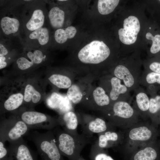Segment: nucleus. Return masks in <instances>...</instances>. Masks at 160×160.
Listing matches in <instances>:
<instances>
[{"label": "nucleus", "mask_w": 160, "mask_h": 160, "mask_svg": "<svg viewBox=\"0 0 160 160\" xmlns=\"http://www.w3.org/2000/svg\"><path fill=\"white\" fill-rule=\"evenodd\" d=\"M146 38L152 41V44L150 48V52L152 54H156L160 51V35L157 34L154 36L149 32L146 34Z\"/></svg>", "instance_id": "29"}, {"label": "nucleus", "mask_w": 160, "mask_h": 160, "mask_svg": "<svg viewBox=\"0 0 160 160\" xmlns=\"http://www.w3.org/2000/svg\"><path fill=\"white\" fill-rule=\"evenodd\" d=\"M67 0H58V1H66Z\"/></svg>", "instance_id": "37"}, {"label": "nucleus", "mask_w": 160, "mask_h": 160, "mask_svg": "<svg viewBox=\"0 0 160 160\" xmlns=\"http://www.w3.org/2000/svg\"><path fill=\"white\" fill-rule=\"evenodd\" d=\"M44 1L25 3L22 13L23 26L25 36L46 24L48 11Z\"/></svg>", "instance_id": "5"}, {"label": "nucleus", "mask_w": 160, "mask_h": 160, "mask_svg": "<svg viewBox=\"0 0 160 160\" xmlns=\"http://www.w3.org/2000/svg\"><path fill=\"white\" fill-rule=\"evenodd\" d=\"M30 129L19 117L15 115L0 121V140L13 142L29 133Z\"/></svg>", "instance_id": "8"}, {"label": "nucleus", "mask_w": 160, "mask_h": 160, "mask_svg": "<svg viewBox=\"0 0 160 160\" xmlns=\"http://www.w3.org/2000/svg\"><path fill=\"white\" fill-rule=\"evenodd\" d=\"M1 40L0 43V57L5 56L9 53L8 47Z\"/></svg>", "instance_id": "34"}, {"label": "nucleus", "mask_w": 160, "mask_h": 160, "mask_svg": "<svg viewBox=\"0 0 160 160\" xmlns=\"http://www.w3.org/2000/svg\"><path fill=\"white\" fill-rule=\"evenodd\" d=\"M9 160V159L8 160Z\"/></svg>", "instance_id": "40"}, {"label": "nucleus", "mask_w": 160, "mask_h": 160, "mask_svg": "<svg viewBox=\"0 0 160 160\" xmlns=\"http://www.w3.org/2000/svg\"><path fill=\"white\" fill-rule=\"evenodd\" d=\"M99 112L101 117L121 130L127 129L143 120L130 104L124 101L116 102L108 109Z\"/></svg>", "instance_id": "2"}, {"label": "nucleus", "mask_w": 160, "mask_h": 160, "mask_svg": "<svg viewBox=\"0 0 160 160\" xmlns=\"http://www.w3.org/2000/svg\"><path fill=\"white\" fill-rule=\"evenodd\" d=\"M6 58L5 56L0 57V69L5 68L7 65Z\"/></svg>", "instance_id": "35"}, {"label": "nucleus", "mask_w": 160, "mask_h": 160, "mask_svg": "<svg viewBox=\"0 0 160 160\" xmlns=\"http://www.w3.org/2000/svg\"><path fill=\"white\" fill-rule=\"evenodd\" d=\"M26 136L35 144L41 160H65L57 147L52 130L44 133L34 131Z\"/></svg>", "instance_id": "6"}, {"label": "nucleus", "mask_w": 160, "mask_h": 160, "mask_svg": "<svg viewBox=\"0 0 160 160\" xmlns=\"http://www.w3.org/2000/svg\"><path fill=\"white\" fill-rule=\"evenodd\" d=\"M149 28L150 29H151V28L150 27H149Z\"/></svg>", "instance_id": "39"}, {"label": "nucleus", "mask_w": 160, "mask_h": 160, "mask_svg": "<svg viewBox=\"0 0 160 160\" xmlns=\"http://www.w3.org/2000/svg\"><path fill=\"white\" fill-rule=\"evenodd\" d=\"M65 31L68 39H71L75 36L77 30L74 26H70L67 27L65 29Z\"/></svg>", "instance_id": "33"}, {"label": "nucleus", "mask_w": 160, "mask_h": 160, "mask_svg": "<svg viewBox=\"0 0 160 160\" xmlns=\"http://www.w3.org/2000/svg\"><path fill=\"white\" fill-rule=\"evenodd\" d=\"M156 84L160 85V73L145 70L143 72L140 85L145 87L147 90Z\"/></svg>", "instance_id": "24"}, {"label": "nucleus", "mask_w": 160, "mask_h": 160, "mask_svg": "<svg viewBox=\"0 0 160 160\" xmlns=\"http://www.w3.org/2000/svg\"><path fill=\"white\" fill-rule=\"evenodd\" d=\"M110 54L109 48L103 41L95 40L82 48L77 56L81 63L92 66L103 63L109 57Z\"/></svg>", "instance_id": "7"}, {"label": "nucleus", "mask_w": 160, "mask_h": 160, "mask_svg": "<svg viewBox=\"0 0 160 160\" xmlns=\"http://www.w3.org/2000/svg\"><path fill=\"white\" fill-rule=\"evenodd\" d=\"M122 130H110L98 134V138L94 143L97 147L105 149L116 147L123 139Z\"/></svg>", "instance_id": "17"}, {"label": "nucleus", "mask_w": 160, "mask_h": 160, "mask_svg": "<svg viewBox=\"0 0 160 160\" xmlns=\"http://www.w3.org/2000/svg\"><path fill=\"white\" fill-rule=\"evenodd\" d=\"M78 160H86L81 156H80Z\"/></svg>", "instance_id": "36"}, {"label": "nucleus", "mask_w": 160, "mask_h": 160, "mask_svg": "<svg viewBox=\"0 0 160 160\" xmlns=\"http://www.w3.org/2000/svg\"><path fill=\"white\" fill-rule=\"evenodd\" d=\"M65 17L64 10L58 7L54 6L48 12L47 20L52 28L57 30L63 27Z\"/></svg>", "instance_id": "20"}, {"label": "nucleus", "mask_w": 160, "mask_h": 160, "mask_svg": "<svg viewBox=\"0 0 160 160\" xmlns=\"http://www.w3.org/2000/svg\"><path fill=\"white\" fill-rule=\"evenodd\" d=\"M23 4H10L1 12L0 28L4 36L9 39L24 33L23 26Z\"/></svg>", "instance_id": "4"}, {"label": "nucleus", "mask_w": 160, "mask_h": 160, "mask_svg": "<svg viewBox=\"0 0 160 160\" xmlns=\"http://www.w3.org/2000/svg\"><path fill=\"white\" fill-rule=\"evenodd\" d=\"M149 100V119L153 125L158 127V119L160 114V95L150 97Z\"/></svg>", "instance_id": "22"}, {"label": "nucleus", "mask_w": 160, "mask_h": 160, "mask_svg": "<svg viewBox=\"0 0 160 160\" xmlns=\"http://www.w3.org/2000/svg\"><path fill=\"white\" fill-rule=\"evenodd\" d=\"M48 79L52 84L60 89H68L73 83L70 77L60 74H52Z\"/></svg>", "instance_id": "25"}, {"label": "nucleus", "mask_w": 160, "mask_h": 160, "mask_svg": "<svg viewBox=\"0 0 160 160\" xmlns=\"http://www.w3.org/2000/svg\"><path fill=\"white\" fill-rule=\"evenodd\" d=\"M54 37L56 42L59 44L64 43L68 39L65 29L63 28L56 30Z\"/></svg>", "instance_id": "30"}, {"label": "nucleus", "mask_w": 160, "mask_h": 160, "mask_svg": "<svg viewBox=\"0 0 160 160\" xmlns=\"http://www.w3.org/2000/svg\"><path fill=\"white\" fill-rule=\"evenodd\" d=\"M128 155L129 160H160V140L158 139Z\"/></svg>", "instance_id": "16"}, {"label": "nucleus", "mask_w": 160, "mask_h": 160, "mask_svg": "<svg viewBox=\"0 0 160 160\" xmlns=\"http://www.w3.org/2000/svg\"><path fill=\"white\" fill-rule=\"evenodd\" d=\"M41 98V94L32 85L30 84L26 85L24 95L25 102L29 103L31 101L33 104H36L39 102Z\"/></svg>", "instance_id": "26"}, {"label": "nucleus", "mask_w": 160, "mask_h": 160, "mask_svg": "<svg viewBox=\"0 0 160 160\" xmlns=\"http://www.w3.org/2000/svg\"><path fill=\"white\" fill-rule=\"evenodd\" d=\"M50 40L49 30L45 25L25 36L23 44L24 47L47 50Z\"/></svg>", "instance_id": "13"}, {"label": "nucleus", "mask_w": 160, "mask_h": 160, "mask_svg": "<svg viewBox=\"0 0 160 160\" xmlns=\"http://www.w3.org/2000/svg\"><path fill=\"white\" fill-rule=\"evenodd\" d=\"M92 87L80 103L89 110L99 112L108 109L112 104L105 90L101 86Z\"/></svg>", "instance_id": "12"}, {"label": "nucleus", "mask_w": 160, "mask_h": 160, "mask_svg": "<svg viewBox=\"0 0 160 160\" xmlns=\"http://www.w3.org/2000/svg\"><path fill=\"white\" fill-rule=\"evenodd\" d=\"M140 29V24L138 19L134 16H129L124 20L123 28L119 30L120 41L127 45L134 43Z\"/></svg>", "instance_id": "14"}, {"label": "nucleus", "mask_w": 160, "mask_h": 160, "mask_svg": "<svg viewBox=\"0 0 160 160\" xmlns=\"http://www.w3.org/2000/svg\"><path fill=\"white\" fill-rule=\"evenodd\" d=\"M58 126L52 131L60 153L69 160H78L82 151L91 142L92 137L83 133L76 135L71 134L60 129Z\"/></svg>", "instance_id": "3"}, {"label": "nucleus", "mask_w": 160, "mask_h": 160, "mask_svg": "<svg viewBox=\"0 0 160 160\" xmlns=\"http://www.w3.org/2000/svg\"><path fill=\"white\" fill-rule=\"evenodd\" d=\"M89 157L91 160H114L105 149L100 148L94 144L91 146Z\"/></svg>", "instance_id": "28"}, {"label": "nucleus", "mask_w": 160, "mask_h": 160, "mask_svg": "<svg viewBox=\"0 0 160 160\" xmlns=\"http://www.w3.org/2000/svg\"><path fill=\"white\" fill-rule=\"evenodd\" d=\"M123 132V139L115 148L127 155L138 148L157 140L159 137L158 128L150 121L142 120Z\"/></svg>", "instance_id": "1"}, {"label": "nucleus", "mask_w": 160, "mask_h": 160, "mask_svg": "<svg viewBox=\"0 0 160 160\" xmlns=\"http://www.w3.org/2000/svg\"><path fill=\"white\" fill-rule=\"evenodd\" d=\"M145 71L160 73V63L157 62L152 63L149 65L148 69Z\"/></svg>", "instance_id": "32"}, {"label": "nucleus", "mask_w": 160, "mask_h": 160, "mask_svg": "<svg viewBox=\"0 0 160 160\" xmlns=\"http://www.w3.org/2000/svg\"><path fill=\"white\" fill-rule=\"evenodd\" d=\"M119 1L118 0H99L97 3L98 11L103 15L109 14L114 10Z\"/></svg>", "instance_id": "27"}, {"label": "nucleus", "mask_w": 160, "mask_h": 160, "mask_svg": "<svg viewBox=\"0 0 160 160\" xmlns=\"http://www.w3.org/2000/svg\"></svg>", "instance_id": "41"}, {"label": "nucleus", "mask_w": 160, "mask_h": 160, "mask_svg": "<svg viewBox=\"0 0 160 160\" xmlns=\"http://www.w3.org/2000/svg\"><path fill=\"white\" fill-rule=\"evenodd\" d=\"M7 148L9 160H38L36 153L30 148L23 138L9 143Z\"/></svg>", "instance_id": "15"}, {"label": "nucleus", "mask_w": 160, "mask_h": 160, "mask_svg": "<svg viewBox=\"0 0 160 160\" xmlns=\"http://www.w3.org/2000/svg\"><path fill=\"white\" fill-rule=\"evenodd\" d=\"M134 91L135 99L132 106L143 120H148L150 98L146 91L140 86Z\"/></svg>", "instance_id": "18"}, {"label": "nucleus", "mask_w": 160, "mask_h": 160, "mask_svg": "<svg viewBox=\"0 0 160 160\" xmlns=\"http://www.w3.org/2000/svg\"><path fill=\"white\" fill-rule=\"evenodd\" d=\"M104 76L107 80L104 86H101L108 95L112 104L119 101H124L130 104L132 100L130 91L121 81L117 78L108 74Z\"/></svg>", "instance_id": "11"}, {"label": "nucleus", "mask_w": 160, "mask_h": 160, "mask_svg": "<svg viewBox=\"0 0 160 160\" xmlns=\"http://www.w3.org/2000/svg\"><path fill=\"white\" fill-rule=\"evenodd\" d=\"M159 137H160V134H159Z\"/></svg>", "instance_id": "38"}, {"label": "nucleus", "mask_w": 160, "mask_h": 160, "mask_svg": "<svg viewBox=\"0 0 160 160\" xmlns=\"http://www.w3.org/2000/svg\"><path fill=\"white\" fill-rule=\"evenodd\" d=\"M79 124L81 126L82 132L85 135L92 137L95 134L101 133L110 130H116L106 120L102 117H97L91 115L77 113Z\"/></svg>", "instance_id": "9"}, {"label": "nucleus", "mask_w": 160, "mask_h": 160, "mask_svg": "<svg viewBox=\"0 0 160 160\" xmlns=\"http://www.w3.org/2000/svg\"><path fill=\"white\" fill-rule=\"evenodd\" d=\"M80 83H73L68 89L67 96L73 105L81 103L86 97L91 87L84 89Z\"/></svg>", "instance_id": "21"}, {"label": "nucleus", "mask_w": 160, "mask_h": 160, "mask_svg": "<svg viewBox=\"0 0 160 160\" xmlns=\"http://www.w3.org/2000/svg\"><path fill=\"white\" fill-rule=\"evenodd\" d=\"M59 126L67 132L74 135L79 134L77 128L79 120L77 113L74 111H70L60 114L57 118Z\"/></svg>", "instance_id": "19"}, {"label": "nucleus", "mask_w": 160, "mask_h": 160, "mask_svg": "<svg viewBox=\"0 0 160 160\" xmlns=\"http://www.w3.org/2000/svg\"><path fill=\"white\" fill-rule=\"evenodd\" d=\"M5 143L0 140V160H7L9 157L7 147L5 146Z\"/></svg>", "instance_id": "31"}, {"label": "nucleus", "mask_w": 160, "mask_h": 160, "mask_svg": "<svg viewBox=\"0 0 160 160\" xmlns=\"http://www.w3.org/2000/svg\"><path fill=\"white\" fill-rule=\"evenodd\" d=\"M16 115L30 129L52 130L59 126L57 118L34 111H24Z\"/></svg>", "instance_id": "10"}, {"label": "nucleus", "mask_w": 160, "mask_h": 160, "mask_svg": "<svg viewBox=\"0 0 160 160\" xmlns=\"http://www.w3.org/2000/svg\"><path fill=\"white\" fill-rule=\"evenodd\" d=\"M23 100L24 95L22 93L13 94L4 102L2 109L5 112L15 111L21 105Z\"/></svg>", "instance_id": "23"}]
</instances>
